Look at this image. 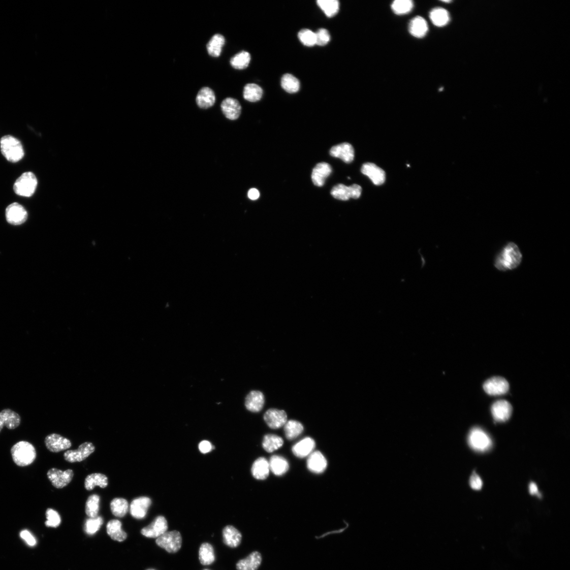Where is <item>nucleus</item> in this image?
I'll list each match as a JSON object with an SVG mask.
<instances>
[{"mask_svg": "<svg viewBox=\"0 0 570 570\" xmlns=\"http://www.w3.org/2000/svg\"><path fill=\"white\" fill-rule=\"evenodd\" d=\"M522 259V254L519 247L515 243L511 242L498 254L494 265L499 271L512 270L520 265Z\"/></svg>", "mask_w": 570, "mask_h": 570, "instance_id": "nucleus-1", "label": "nucleus"}, {"mask_svg": "<svg viewBox=\"0 0 570 570\" xmlns=\"http://www.w3.org/2000/svg\"><path fill=\"white\" fill-rule=\"evenodd\" d=\"M12 459L18 466L25 467L33 464L37 457L35 447L30 442L21 441L11 448Z\"/></svg>", "mask_w": 570, "mask_h": 570, "instance_id": "nucleus-2", "label": "nucleus"}, {"mask_svg": "<svg viewBox=\"0 0 570 570\" xmlns=\"http://www.w3.org/2000/svg\"><path fill=\"white\" fill-rule=\"evenodd\" d=\"M0 148L5 157L11 163H17L24 156L21 142L10 135L4 136L0 140Z\"/></svg>", "mask_w": 570, "mask_h": 570, "instance_id": "nucleus-3", "label": "nucleus"}, {"mask_svg": "<svg viewBox=\"0 0 570 570\" xmlns=\"http://www.w3.org/2000/svg\"><path fill=\"white\" fill-rule=\"evenodd\" d=\"M38 185V180L31 172L23 173L13 185V190L18 196L23 197L33 196Z\"/></svg>", "mask_w": 570, "mask_h": 570, "instance_id": "nucleus-4", "label": "nucleus"}, {"mask_svg": "<svg viewBox=\"0 0 570 570\" xmlns=\"http://www.w3.org/2000/svg\"><path fill=\"white\" fill-rule=\"evenodd\" d=\"M468 441L471 449L479 452H484L490 450L492 445L490 436L480 428H474L470 430Z\"/></svg>", "mask_w": 570, "mask_h": 570, "instance_id": "nucleus-5", "label": "nucleus"}, {"mask_svg": "<svg viewBox=\"0 0 570 570\" xmlns=\"http://www.w3.org/2000/svg\"><path fill=\"white\" fill-rule=\"evenodd\" d=\"M156 544L168 552L175 553L178 552L182 547V537L179 531L166 532L157 538Z\"/></svg>", "mask_w": 570, "mask_h": 570, "instance_id": "nucleus-6", "label": "nucleus"}, {"mask_svg": "<svg viewBox=\"0 0 570 570\" xmlns=\"http://www.w3.org/2000/svg\"><path fill=\"white\" fill-rule=\"evenodd\" d=\"M74 475V471L71 469L62 471L53 468L49 469L47 472L48 479L52 485L57 489H61L69 485L72 482Z\"/></svg>", "mask_w": 570, "mask_h": 570, "instance_id": "nucleus-7", "label": "nucleus"}, {"mask_svg": "<svg viewBox=\"0 0 570 570\" xmlns=\"http://www.w3.org/2000/svg\"><path fill=\"white\" fill-rule=\"evenodd\" d=\"M362 191V187L358 184L347 186L342 184H339L333 187L331 194L336 199L346 201L351 198H359Z\"/></svg>", "mask_w": 570, "mask_h": 570, "instance_id": "nucleus-8", "label": "nucleus"}, {"mask_svg": "<svg viewBox=\"0 0 570 570\" xmlns=\"http://www.w3.org/2000/svg\"><path fill=\"white\" fill-rule=\"evenodd\" d=\"M94 451L95 447L93 444L86 442L81 444L77 450L66 452L64 457L65 460L70 463L81 462L87 458Z\"/></svg>", "mask_w": 570, "mask_h": 570, "instance_id": "nucleus-9", "label": "nucleus"}, {"mask_svg": "<svg viewBox=\"0 0 570 570\" xmlns=\"http://www.w3.org/2000/svg\"><path fill=\"white\" fill-rule=\"evenodd\" d=\"M28 212L19 203L14 202L6 210V217L8 223L12 225H20L28 219Z\"/></svg>", "mask_w": 570, "mask_h": 570, "instance_id": "nucleus-10", "label": "nucleus"}, {"mask_svg": "<svg viewBox=\"0 0 570 570\" xmlns=\"http://www.w3.org/2000/svg\"><path fill=\"white\" fill-rule=\"evenodd\" d=\"M483 388L488 395L500 396L505 394L509 390L507 380L501 377H493L487 380Z\"/></svg>", "mask_w": 570, "mask_h": 570, "instance_id": "nucleus-11", "label": "nucleus"}, {"mask_svg": "<svg viewBox=\"0 0 570 570\" xmlns=\"http://www.w3.org/2000/svg\"><path fill=\"white\" fill-rule=\"evenodd\" d=\"M168 522L163 516H159L150 525L144 527L141 534L146 537L158 538L167 532Z\"/></svg>", "mask_w": 570, "mask_h": 570, "instance_id": "nucleus-12", "label": "nucleus"}, {"mask_svg": "<svg viewBox=\"0 0 570 570\" xmlns=\"http://www.w3.org/2000/svg\"><path fill=\"white\" fill-rule=\"evenodd\" d=\"M45 444L48 450L52 453H59L70 449L72 444L71 441L57 433H52L48 435L45 440Z\"/></svg>", "mask_w": 570, "mask_h": 570, "instance_id": "nucleus-13", "label": "nucleus"}, {"mask_svg": "<svg viewBox=\"0 0 570 570\" xmlns=\"http://www.w3.org/2000/svg\"><path fill=\"white\" fill-rule=\"evenodd\" d=\"M266 424L271 429H277L284 426L288 422V415L283 410L270 409L264 415Z\"/></svg>", "mask_w": 570, "mask_h": 570, "instance_id": "nucleus-14", "label": "nucleus"}, {"mask_svg": "<svg viewBox=\"0 0 570 570\" xmlns=\"http://www.w3.org/2000/svg\"><path fill=\"white\" fill-rule=\"evenodd\" d=\"M151 504L152 500L149 497L143 496L136 498L133 500L130 505L131 514L135 519H144Z\"/></svg>", "mask_w": 570, "mask_h": 570, "instance_id": "nucleus-15", "label": "nucleus"}, {"mask_svg": "<svg viewBox=\"0 0 570 570\" xmlns=\"http://www.w3.org/2000/svg\"><path fill=\"white\" fill-rule=\"evenodd\" d=\"M491 412L496 422H505L512 415V406L508 401L498 400L492 405Z\"/></svg>", "mask_w": 570, "mask_h": 570, "instance_id": "nucleus-16", "label": "nucleus"}, {"mask_svg": "<svg viewBox=\"0 0 570 570\" xmlns=\"http://www.w3.org/2000/svg\"><path fill=\"white\" fill-rule=\"evenodd\" d=\"M361 171L375 185H381L385 182L386 176L385 171L372 163H366L362 166Z\"/></svg>", "mask_w": 570, "mask_h": 570, "instance_id": "nucleus-17", "label": "nucleus"}, {"mask_svg": "<svg viewBox=\"0 0 570 570\" xmlns=\"http://www.w3.org/2000/svg\"><path fill=\"white\" fill-rule=\"evenodd\" d=\"M330 154L334 157L339 158L346 164H350L355 159L354 147L348 143H344L332 147Z\"/></svg>", "mask_w": 570, "mask_h": 570, "instance_id": "nucleus-18", "label": "nucleus"}, {"mask_svg": "<svg viewBox=\"0 0 570 570\" xmlns=\"http://www.w3.org/2000/svg\"><path fill=\"white\" fill-rule=\"evenodd\" d=\"M265 403V396L260 391L250 392L245 399V406L248 410L252 413H259L263 408Z\"/></svg>", "mask_w": 570, "mask_h": 570, "instance_id": "nucleus-19", "label": "nucleus"}, {"mask_svg": "<svg viewBox=\"0 0 570 570\" xmlns=\"http://www.w3.org/2000/svg\"><path fill=\"white\" fill-rule=\"evenodd\" d=\"M332 169L327 163L322 162L318 164L314 168L311 174V180L314 185L318 186H322L325 184L326 179L331 175Z\"/></svg>", "mask_w": 570, "mask_h": 570, "instance_id": "nucleus-20", "label": "nucleus"}, {"mask_svg": "<svg viewBox=\"0 0 570 570\" xmlns=\"http://www.w3.org/2000/svg\"><path fill=\"white\" fill-rule=\"evenodd\" d=\"M221 108L225 116L230 120L238 119L241 112V106L237 100L228 98L221 103Z\"/></svg>", "mask_w": 570, "mask_h": 570, "instance_id": "nucleus-21", "label": "nucleus"}, {"mask_svg": "<svg viewBox=\"0 0 570 570\" xmlns=\"http://www.w3.org/2000/svg\"><path fill=\"white\" fill-rule=\"evenodd\" d=\"M21 423L20 416L11 409H5L0 413V432L6 426L9 429H15Z\"/></svg>", "mask_w": 570, "mask_h": 570, "instance_id": "nucleus-22", "label": "nucleus"}, {"mask_svg": "<svg viewBox=\"0 0 570 570\" xmlns=\"http://www.w3.org/2000/svg\"><path fill=\"white\" fill-rule=\"evenodd\" d=\"M308 469L312 472L320 473L327 467V460L323 455L317 451L309 455L307 462Z\"/></svg>", "mask_w": 570, "mask_h": 570, "instance_id": "nucleus-23", "label": "nucleus"}, {"mask_svg": "<svg viewBox=\"0 0 570 570\" xmlns=\"http://www.w3.org/2000/svg\"><path fill=\"white\" fill-rule=\"evenodd\" d=\"M223 536L224 544L230 548H236L241 544L242 535L233 526H226L223 531Z\"/></svg>", "mask_w": 570, "mask_h": 570, "instance_id": "nucleus-24", "label": "nucleus"}, {"mask_svg": "<svg viewBox=\"0 0 570 570\" xmlns=\"http://www.w3.org/2000/svg\"><path fill=\"white\" fill-rule=\"evenodd\" d=\"M262 562L261 554L257 551L252 552L245 559L240 560L236 565L237 570H257Z\"/></svg>", "mask_w": 570, "mask_h": 570, "instance_id": "nucleus-25", "label": "nucleus"}, {"mask_svg": "<svg viewBox=\"0 0 570 570\" xmlns=\"http://www.w3.org/2000/svg\"><path fill=\"white\" fill-rule=\"evenodd\" d=\"M315 447L313 439L306 437L295 444L292 449L293 454L297 457L303 458L309 455Z\"/></svg>", "mask_w": 570, "mask_h": 570, "instance_id": "nucleus-26", "label": "nucleus"}, {"mask_svg": "<svg viewBox=\"0 0 570 570\" xmlns=\"http://www.w3.org/2000/svg\"><path fill=\"white\" fill-rule=\"evenodd\" d=\"M215 96L214 91L209 87H203L199 91L196 102L202 109H207L215 103Z\"/></svg>", "mask_w": 570, "mask_h": 570, "instance_id": "nucleus-27", "label": "nucleus"}, {"mask_svg": "<svg viewBox=\"0 0 570 570\" xmlns=\"http://www.w3.org/2000/svg\"><path fill=\"white\" fill-rule=\"evenodd\" d=\"M269 470V462L264 457L257 459L254 463L251 468V472L254 478L259 480H266L268 477Z\"/></svg>", "mask_w": 570, "mask_h": 570, "instance_id": "nucleus-28", "label": "nucleus"}, {"mask_svg": "<svg viewBox=\"0 0 570 570\" xmlns=\"http://www.w3.org/2000/svg\"><path fill=\"white\" fill-rule=\"evenodd\" d=\"M409 30L414 37L424 38L428 31L427 22L423 17H416L411 20L409 25Z\"/></svg>", "mask_w": 570, "mask_h": 570, "instance_id": "nucleus-29", "label": "nucleus"}, {"mask_svg": "<svg viewBox=\"0 0 570 570\" xmlns=\"http://www.w3.org/2000/svg\"><path fill=\"white\" fill-rule=\"evenodd\" d=\"M121 523L118 520H112L107 524V532L112 539L123 542L127 538L126 533L122 530Z\"/></svg>", "mask_w": 570, "mask_h": 570, "instance_id": "nucleus-30", "label": "nucleus"}, {"mask_svg": "<svg viewBox=\"0 0 570 570\" xmlns=\"http://www.w3.org/2000/svg\"><path fill=\"white\" fill-rule=\"evenodd\" d=\"M108 484V480L106 475L101 473H93L89 474L85 480V488L87 491H91L96 486L102 488H106Z\"/></svg>", "mask_w": 570, "mask_h": 570, "instance_id": "nucleus-31", "label": "nucleus"}, {"mask_svg": "<svg viewBox=\"0 0 570 570\" xmlns=\"http://www.w3.org/2000/svg\"><path fill=\"white\" fill-rule=\"evenodd\" d=\"M270 470L276 476H281L289 469L288 461L284 458L279 456H273L270 459L269 462Z\"/></svg>", "mask_w": 570, "mask_h": 570, "instance_id": "nucleus-32", "label": "nucleus"}, {"mask_svg": "<svg viewBox=\"0 0 570 570\" xmlns=\"http://www.w3.org/2000/svg\"><path fill=\"white\" fill-rule=\"evenodd\" d=\"M225 44V38L220 34L214 35L207 46L209 55L213 57L220 56L222 49Z\"/></svg>", "mask_w": 570, "mask_h": 570, "instance_id": "nucleus-33", "label": "nucleus"}, {"mask_svg": "<svg viewBox=\"0 0 570 570\" xmlns=\"http://www.w3.org/2000/svg\"><path fill=\"white\" fill-rule=\"evenodd\" d=\"M430 18L432 23L441 27L449 22L450 17L449 12L441 8L433 9L430 13Z\"/></svg>", "mask_w": 570, "mask_h": 570, "instance_id": "nucleus-34", "label": "nucleus"}, {"mask_svg": "<svg viewBox=\"0 0 570 570\" xmlns=\"http://www.w3.org/2000/svg\"><path fill=\"white\" fill-rule=\"evenodd\" d=\"M110 508L112 514L115 517L119 518H123L129 511L128 501L123 498H115L111 501Z\"/></svg>", "mask_w": 570, "mask_h": 570, "instance_id": "nucleus-35", "label": "nucleus"}, {"mask_svg": "<svg viewBox=\"0 0 570 570\" xmlns=\"http://www.w3.org/2000/svg\"><path fill=\"white\" fill-rule=\"evenodd\" d=\"M263 94V89L259 85L255 84H248L244 88L243 98L246 101L250 102H256L260 101Z\"/></svg>", "mask_w": 570, "mask_h": 570, "instance_id": "nucleus-36", "label": "nucleus"}, {"mask_svg": "<svg viewBox=\"0 0 570 570\" xmlns=\"http://www.w3.org/2000/svg\"><path fill=\"white\" fill-rule=\"evenodd\" d=\"M284 430L287 438L293 440L299 436L304 431L303 425L298 421L291 420L284 426Z\"/></svg>", "mask_w": 570, "mask_h": 570, "instance_id": "nucleus-37", "label": "nucleus"}, {"mask_svg": "<svg viewBox=\"0 0 570 570\" xmlns=\"http://www.w3.org/2000/svg\"><path fill=\"white\" fill-rule=\"evenodd\" d=\"M199 560L203 565L212 564L215 561L214 549L208 543L203 544L199 550Z\"/></svg>", "mask_w": 570, "mask_h": 570, "instance_id": "nucleus-38", "label": "nucleus"}, {"mask_svg": "<svg viewBox=\"0 0 570 570\" xmlns=\"http://www.w3.org/2000/svg\"><path fill=\"white\" fill-rule=\"evenodd\" d=\"M251 60L250 53L245 51H242L235 55L230 60V64L238 70L246 69L249 65Z\"/></svg>", "mask_w": 570, "mask_h": 570, "instance_id": "nucleus-39", "label": "nucleus"}, {"mask_svg": "<svg viewBox=\"0 0 570 570\" xmlns=\"http://www.w3.org/2000/svg\"><path fill=\"white\" fill-rule=\"evenodd\" d=\"M281 85L285 91L291 93L298 92L300 88L299 80L290 74H285L282 77Z\"/></svg>", "mask_w": 570, "mask_h": 570, "instance_id": "nucleus-40", "label": "nucleus"}, {"mask_svg": "<svg viewBox=\"0 0 570 570\" xmlns=\"http://www.w3.org/2000/svg\"><path fill=\"white\" fill-rule=\"evenodd\" d=\"M317 4L326 16L330 18L335 16L340 8L337 0H319Z\"/></svg>", "mask_w": 570, "mask_h": 570, "instance_id": "nucleus-41", "label": "nucleus"}, {"mask_svg": "<svg viewBox=\"0 0 570 570\" xmlns=\"http://www.w3.org/2000/svg\"><path fill=\"white\" fill-rule=\"evenodd\" d=\"M100 497L97 494H93L88 498L86 505L85 512L89 518L98 517L100 511Z\"/></svg>", "mask_w": 570, "mask_h": 570, "instance_id": "nucleus-42", "label": "nucleus"}, {"mask_svg": "<svg viewBox=\"0 0 570 570\" xmlns=\"http://www.w3.org/2000/svg\"><path fill=\"white\" fill-rule=\"evenodd\" d=\"M283 444L282 439L275 435H267L263 440L264 449L268 453H272L279 449Z\"/></svg>", "mask_w": 570, "mask_h": 570, "instance_id": "nucleus-43", "label": "nucleus"}, {"mask_svg": "<svg viewBox=\"0 0 570 570\" xmlns=\"http://www.w3.org/2000/svg\"><path fill=\"white\" fill-rule=\"evenodd\" d=\"M413 8L414 3L411 0H396L391 5L392 11L397 15L407 14Z\"/></svg>", "mask_w": 570, "mask_h": 570, "instance_id": "nucleus-44", "label": "nucleus"}, {"mask_svg": "<svg viewBox=\"0 0 570 570\" xmlns=\"http://www.w3.org/2000/svg\"><path fill=\"white\" fill-rule=\"evenodd\" d=\"M103 524V519L102 517L89 518L85 522V531L87 534L92 535L99 531Z\"/></svg>", "mask_w": 570, "mask_h": 570, "instance_id": "nucleus-45", "label": "nucleus"}, {"mask_svg": "<svg viewBox=\"0 0 570 570\" xmlns=\"http://www.w3.org/2000/svg\"><path fill=\"white\" fill-rule=\"evenodd\" d=\"M301 42L305 46L312 47L316 45L315 33L308 29H303L298 34Z\"/></svg>", "mask_w": 570, "mask_h": 570, "instance_id": "nucleus-46", "label": "nucleus"}, {"mask_svg": "<svg viewBox=\"0 0 570 570\" xmlns=\"http://www.w3.org/2000/svg\"><path fill=\"white\" fill-rule=\"evenodd\" d=\"M46 518L47 521L45 524L48 527H57L61 523V518L59 513L52 509H48L46 511Z\"/></svg>", "mask_w": 570, "mask_h": 570, "instance_id": "nucleus-47", "label": "nucleus"}, {"mask_svg": "<svg viewBox=\"0 0 570 570\" xmlns=\"http://www.w3.org/2000/svg\"><path fill=\"white\" fill-rule=\"evenodd\" d=\"M316 45L320 46L327 45L330 41L331 36L329 31L325 29H320L316 33Z\"/></svg>", "mask_w": 570, "mask_h": 570, "instance_id": "nucleus-48", "label": "nucleus"}, {"mask_svg": "<svg viewBox=\"0 0 570 570\" xmlns=\"http://www.w3.org/2000/svg\"><path fill=\"white\" fill-rule=\"evenodd\" d=\"M469 484L470 487L474 490L479 491L482 489L483 486V482L479 475L474 471L472 474L470 480Z\"/></svg>", "mask_w": 570, "mask_h": 570, "instance_id": "nucleus-49", "label": "nucleus"}, {"mask_svg": "<svg viewBox=\"0 0 570 570\" xmlns=\"http://www.w3.org/2000/svg\"><path fill=\"white\" fill-rule=\"evenodd\" d=\"M20 536L28 545L34 546L36 545V540L29 531L27 530L22 531L20 533Z\"/></svg>", "mask_w": 570, "mask_h": 570, "instance_id": "nucleus-50", "label": "nucleus"}, {"mask_svg": "<svg viewBox=\"0 0 570 570\" xmlns=\"http://www.w3.org/2000/svg\"><path fill=\"white\" fill-rule=\"evenodd\" d=\"M199 449L202 453L207 454L210 452L214 449V447L209 441L204 440L200 443Z\"/></svg>", "mask_w": 570, "mask_h": 570, "instance_id": "nucleus-51", "label": "nucleus"}, {"mask_svg": "<svg viewBox=\"0 0 570 570\" xmlns=\"http://www.w3.org/2000/svg\"><path fill=\"white\" fill-rule=\"evenodd\" d=\"M249 198L252 200H256L259 198L260 196L259 190L256 188H251L248 193Z\"/></svg>", "mask_w": 570, "mask_h": 570, "instance_id": "nucleus-52", "label": "nucleus"}, {"mask_svg": "<svg viewBox=\"0 0 570 570\" xmlns=\"http://www.w3.org/2000/svg\"><path fill=\"white\" fill-rule=\"evenodd\" d=\"M529 491H530V493L532 495H535L540 496L537 485L534 483H531L530 485H529Z\"/></svg>", "mask_w": 570, "mask_h": 570, "instance_id": "nucleus-53", "label": "nucleus"}, {"mask_svg": "<svg viewBox=\"0 0 570 570\" xmlns=\"http://www.w3.org/2000/svg\"><path fill=\"white\" fill-rule=\"evenodd\" d=\"M442 2H443V3H451V1H442Z\"/></svg>", "mask_w": 570, "mask_h": 570, "instance_id": "nucleus-54", "label": "nucleus"}, {"mask_svg": "<svg viewBox=\"0 0 570 570\" xmlns=\"http://www.w3.org/2000/svg\"><path fill=\"white\" fill-rule=\"evenodd\" d=\"M146 570H155V569H153V568H149V569H147Z\"/></svg>", "mask_w": 570, "mask_h": 570, "instance_id": "nucleus-55", "label": "nucleus"}, {"mask_svg": "<svg viewBox=\"0 0 570 570\" xmlns=\"http://www.w3.org/2000/svg\"><path fill=\"white\" fill-rule=\"evenodd\" d=\"M204 570H209V569H204Z\"/></svg>", "mask_w": 570, "mask_h": 570, "instance_id": "nucleus-56", "label": "nucleus"}]
</instances>
